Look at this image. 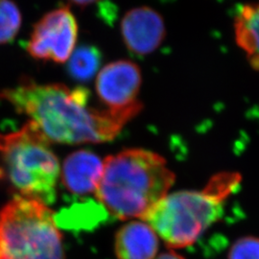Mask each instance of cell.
<instances>
[{
  "mask_svg": "<svg viewBox=\"0 0 259 259\" xmlns=\"http://www.w3.org/2000/svg\"><path fill=\"white\" fill-rule=\"evenodd\" d=\"M90 97L83 87L38 83L26 77L0 92V99L28 116L50 142L62 144L111 141L138 115L95 109L90 105Z\"/></svg>",
  "mask_w": 259,
  "mask_h": 259,
  "instance_id": "obj_1",
  "label": "cell"
},
{
  "mask_svg": "<svg viewBox=\"0 0 259 259\" xmlns=\"http://www.w3.org/2000/svg\"><path fill=\"white\" fill-rule=\"evenodd\" d=\"M174 183L175 174L161 156L144 149H128L104 160L95 194L112 216L143 220Z\"/></svg>",
  "mask_w": 259,
  "mask_h": 259,
  "instance_id": "obj_2",
  "label": "cell"
},
{
  "mask_svg": "<svg viewBox=\"0 0 259 259\" xmlns=\"http://www.w3.org/2000/svg\"><path fill=\"white\" fill-rule=\"evenodd\" d=\"M240 182L239 173H219L202 191L184 190L167 194L143 221L169 248L189 247L222 217L223 204Z\"/></svg>",
  "mask_w": 259,
  "mask_h": 259,
  "instance_id": "obj_3",
  "label": "cell"
},
{
  "mask_svg": "<svg viewBox=\"0 0 259 259\" xmlns=\"http://www.w3.org/2000/svg\"><path fill=\"white\" fill-rule=\"evenodd\" d=\"M60 174L50 141L33 122L18 132L0 134V182L17 196L52 204Z\"/></svg>",
  "mask_w": 259,
  "mask_h": 259,
  "instance_id": "obj_4",
  "label": "cell"
},
{
  "mask_svg": "<svg viewBox=\"0 0 259 259\" xmlns=\"http://www.w3.org/2000/svg\"><path fill=\"white\" fill-rule=\"evenodd\" d=\"M0 259H65L56 214L16 196L0 210Z\"/></svg>",
  "mask_w": 259,
  "mask_h": 259,
  "instance_id": "obj_5",
  "label": "cell"
},
{
  "mask_svg": "<svg viewBox=\"0 0 259 259\" xmlns=\"http://www.w3.org/2000/svg\"><path fill=\"white\" fill-rule=\"evenodd\" d=\"M78 32V22L68 7L52 10L34 25L28 54L37 61L65 64L75 50Z\"/></svg>",
  "mask_w": 259,
  "mask_h": 259,
  "instance_id": "obj_6",
  "label": "cell"
},
{
  "mask_svg": "<svg viewBox=\"0 0 259 259\" xmlns=\"http://www.w3.org/2000/svg\"><path fill=\"white\" fill-rule=\"evenodd\" d=\"M141 83L139 65L129 60H119L105 65L99 71L95 90L107 110L139 114L142 110L139 100Z\"/></svg>",
  "mask_w": 259,
  "mask_h": 259,
  "instance_id": "obj_7",
  "label": "cell"
},
{
  "mask_svg": "<svg viewBox=\"0 0 259 259\" xmlns=\"http://www.w3.org/2000/svg\"><path fill=\"white\" fill-rule=\"evenodd\" d=\"M120 31L125 46L137 56L152 54L166 36L162 17L147 6L128 11L121 20Z\"/></svg>",
  "mask_w": 259,
  "mask_h": 259,
  "instance_id": "obj_8",
  "label": "cell"
},
{
  "mask_svg": "<svg viewBox=\"0 0 259 259\" xmlns=\"http://www.w3.org/2000/svg\"><path fill=\"white\" fill-rule=\"evenodd\" d=\"M104 161L88 150H79L66 157L62 168L63 184L75 195L96 192L101 179Z\"/></svg>",
  "mask_w": 259,
  "mask_h": 259,
  "instance_id": "obj_9",
  "label": "cell"
},
{
  "mask_svg": "<svg viewBox=\"0 0 259 259\" xmlns=\"http://www.w3.org/2000/svg\"><path fill=\"white\" fill-rule=\"evenodd\" d=\"M114 249L118 259H154L158 237L147 223L131 222L116 233Z\"/></svg>",
  "mask_w": 259,
  "mask_h": 259,
  "instance_id": "obj_10",
  "label": "cell"
},
{
  "mask_svg": "<svg viewBox=\"0 0 259 259\" xmlns=\"http://www.w3.org/2000/svg\"><path fill=\"white\" fill-rule=\"evenodd\" d=\"M234 32L237 45L252 66L259 69V4L241 8L234 20Z\"/></svg>",
  "mask_w": 259,
  "mask_h": 259,
  "instance_id": "obj_11",
  "label": "cell"
},
{
  "mask_svg": "<svg viewBox=\"0 0 259 259\" xmlns=\"http://www.w3.org/2000/svg\"><path fill=\"white\" fill-rule=\"evenodd\" d=\"M67 62V72L70 77L78 82H88L99 71L102 53L94 46L83 45L75 48Z\"/></svg>",
  "mask_w": 259,
  "mask_h": 259,
  "instance_id": "obj_12",
  "label": "cell"
},
{
  "mask_svg": "<svg viewBox=\"0 0 259 259\" xmlns=\"http://www.w3.org/2000/svg\"><path fill=\"white\" fill-rule=\"evenodd\" d=\"M22 17L12 0H0V45L12 41L19 34Z\"/></svg>",
  "mask_w": 259,
  "mask_h": 259,
  "instance_id": "obj_13",
  "label": "cell"
},
{
  "mask_svg": "<svg viewBox=\"0 0 259 259\" xmlns=\"http://www.w3.org/2000/svg\"><path fill=\"white\" fill-rule=\"evenodd\" d=\"M229 259H259V237L244 236L232 244Z\"/></svg>",
  "mask_w": 259,
  "mask_h": 259,
  "instance_id": "obj_14",
  "label": "cell"
},
{
  "mask_svg": "<svg viewBox=\"0 0 259 259\" xmlns=\"http://www.w3.org/2000/svg\"><path fill=\"white\" fill-rule=\"evenodd\" d=\"M71 4H73L75 6L84 8V7H89L92 6L93 4L99 2L100 0H68Z\"/></svg>",
  "mask_w": 259,
  "mask_h": 259,
  "instance_id": "obj_15",
  "label": "cell"
},
{
  "mask_svg": "<svg viewBox=\"0 0 259 259\" xmlns=\"http://www.w3.org/2000/svg\"><path fill=\"white\" fill-rule=\"evenodd\" d=\"M154 259H185L181 256L180 254H178L175 251H167V252H163L161 254H159L157 257Z\"/></svg>",
  "mask_w": 259,
  "mask_h": 259,
  "instance_id": "obj_16",
  "label": "cell"
}]
</instances>
